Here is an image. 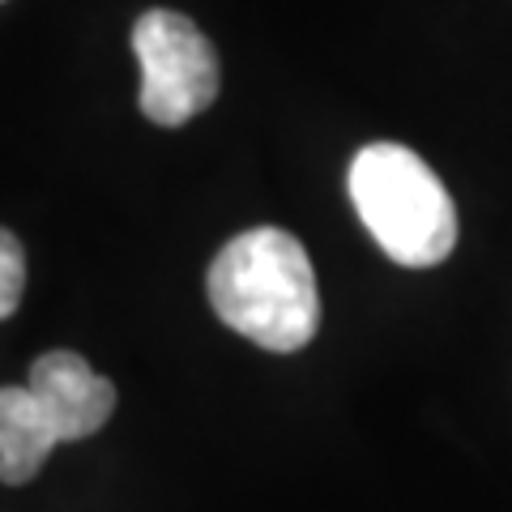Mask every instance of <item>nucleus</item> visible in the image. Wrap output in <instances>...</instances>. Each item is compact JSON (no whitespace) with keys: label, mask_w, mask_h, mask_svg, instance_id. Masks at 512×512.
<instances>
[{"label":"nucleus","mask_w":512,"mask_h":512,"mask_svg":"<svg viewBox=\"0 0 512 512\" xmlns=\"http://www.w3.org/2000/svg\"><path fill=\"white\" fill-rule=\"evenodd\" d=\"M205 291L222 325L274 355L303 350L320 329L316 274L291 231L256 227L227 239L205 274Z\"/></svg>","instance_id":"f257e3e1"},{"label":"nucleus","mask_w":512,"mask_h":512,"mask_svg":"<svg viewBox=\"0 0 512 512\" xmlns=\"http://www.w3.org/2000/svg\"><path fill=\"white\" fill-rule=\"evenodd\" d=\"M350 201L363 227L406 269L440 265L457 248V210L440 175L397 141L363 146L350 163Z\"/></svg>","instance_id":"f03ea898"},{"label":"nucleus","mask_w":512,"mask_h":512,"mask_svg":"<svg viewBox=\"0 0 512 512\" xmlns=\"http://www.w3.org/2000/svg\"><path fill=\"white\" fill-rule=\"evenodd\" d=\"M133 52L141 60V111H146V120L180 128L218 99V52L184 13L150 9L133 26Z\"/></svg>","instance_id":"7ed1b4c3"},{"label":"nucleus","mask_w":512,"mask_h":512,"mask_svg":"<svg viewBox=\"0 0 512 512\" xmlns=\"http://www.w3.org/2000/svg\"><path fill=\"white\" fill-rule=\"evenodd\" d=\"M26 389L35 393V402L52 419L60 444L86 440L94 431H103L111 410H116V384L99 376L73 350H47L43 359H35Z\"/></svg>","instance_id":"20e7f679"},{"label":"nucleus","mask_w":512,"mask_h":512,"mask_svg":"<svg viewBox=\"0 0 512 512\" xmlns=\"http://www.w3.org/2000/svg\"><path fill=\"white\" fill-rule=\"evenodd\" d=\"M60 444L52 419L35 402L26 384L0 389V483L22 487L30 483Z\"/></svg>","instance_id":"39448f33"},{"label":"nucleus","mask_w":512,"mask_h":512,"mask_svg":"<svg viewBox=\"0 0 512 512\" xmlns=\"http://www.w3.org/2000/svg\"><path fill=\"white\" fill-rule=\"evenodd\" d=\"M22 291H26V252L18 244V235L0 227V320L18 312Z\"/></svg>","instance_id":"423d86ee"}]
</instances>
